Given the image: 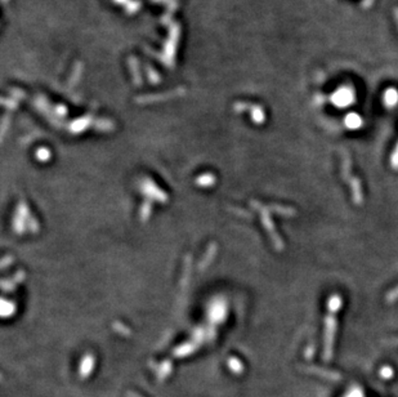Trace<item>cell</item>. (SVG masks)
Masks as SVG:
<instances>
[{
	"label": "cell",
	"mask_w": 398,
	"mask_h": 397,
	"mask_svg": "<svg viewBox=\"0 0 398 397\" xmlns=\"http://www.w3.org/2000/svg\"><path fill=\"white\" fill-rule=\"evenodd\" d=\"M342 307V298L338 294H334L328 303V316L325 320V358L332 357V343H334L335 330H336V319L335 315L338 309Z\"/></svg>",
	"instance_id": "cell-1"
},
{
	"label": "cell",
	"mask_w": 398,
	"mask_h": 397,
	"mask_svg": "<svg viewBox=\"0 0 398 397\" xmlns=\"http://www.w3.org/2000/svg\"><path fill=\"white\" fill-rule=\"evenodd\" d=\"M348 117H349V119L347 120V124H348L351 128H353V129H354V128H357L359 124H361V120H359V119L356 116V115H352V116H348Z\"/></svg>",
	"instance_id": "cell-3"
},
{
	"label": "cell",
	"mask_w": 398,
	"mask_h": 397,
	"mask_svg": "<svg viewBox=\"0 0 398 397\" xmlns=\"http://www.w3.org/2000/svg\"><path fill=\"white\" fill-rule=\"evenodd\" d=\"M397 299H398V287H396V289H393V290H392L387 297V301L389 302V303H391V302L397 301Z\"/></svg>",
	"instance_id": "cell-4"
},
{
	"label": "cell",
	"mask_w": 398,
	"mask_h": 397,
	"mask_svg": "<svg viewBox=\"0 0 398 397\" xmlns=\"http://www.w3.org/2000/svg\"><path fill=\"white\" fill-rule=\"evenodd\" d=\"M349 167H351V161H349L348 156H345L344 163H343V176H344V178H347V182H348L349 186H351V188H352V196H353V200H354V202H356V204H361V202H362V198H363L362 187H361V184H359L358 179L354 177H352Z\"/></svg>",
	"instance_id": "cell-2"
}]
</instances>
